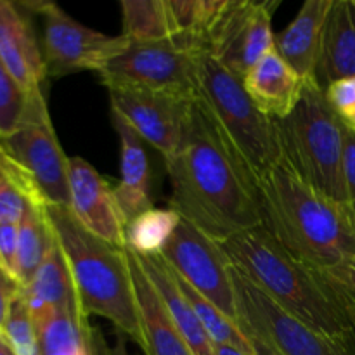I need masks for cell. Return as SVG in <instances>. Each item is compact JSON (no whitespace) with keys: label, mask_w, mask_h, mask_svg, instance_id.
Here are the masks:
<instances>
[{"label":"cell","mask_w":355,"mask_h":355,"mask_svg":"<svg viewBox=\"0 0 355 355\" xmlns=\"http://www.w3.org/2000/svg\"><path fill=\"white\" fill-rule=\"evenodd\" d=\"M168 207L217 241L262 225L257 180L220 134L200 99L193 101L182 142L165 159Z\"/></svg>","instance_id":"obj_1"},{"label":"cell","mask_w":355,"mask_h":355,"mask_svg":"<svg viewBox=\"0 0 355 355\" xmlns=\"http://www.w3.org/2000/svg\"><path fill=\"white\" fill-rule=\"evenodd\" d=\"M232 267L284 312L328 336L355 333V302L326 270L295 259L266 229L220 243Z\"/></svg>","instance_id":"obj_2"},{"label":"cell","mask_w":355,"mask_h":355,"mask_svg":"<svg viewBox=\"0 0 355 355\" xmlns=\"http://www.w3.org/2000/svg\"><path fill=\"white\" fill-rule=\"evenodd\" d=\"M262 227L290 255L331 270L355 257V229L349 214L309 186L284 159L257 184Z\"/></svg>","instance_id":"obj_3"},{"label":"cell","mask_w":355,"mask_h":355,"mask_svg":"<svg viewBox=\"0 0 355 355\" xmlns=\"http://www.w3.org/2000/svg\"><path fill=\"white\" fill-rule=\"evenodd\" d=\"M49 220L68 259L87 318L107 319L118 333L142 350L141 319L127 248L114 246L87 231L66 207H47Z\"/></svg>","instance_id":"obj_4"},{"label":"cell","mask_w":355,"mask_h":355,"mask_svg":"<svg viewBox=\"0 0 355 355\" xmlns=\"http://www.w3.org/2000/svg\"><path fill=\"white\" fill-rule=\"evenodd\" d=\"M283 159L318 193L347 211V128L315 80H305L304 94L290 116L276 120ZM349 214V211H347Z\"/></svg>","instance_id":"obj_5"},{"label":"cell","mask_w":355,"mask_h":355,"mask_svg":"<svg viewBox=\"0 0 355 355\" xmlns=\"http://www.w3.org/2000/svg\"><path fill=\"white\" fill-rule=\"evenodd\" d=\"M198 99L257 184L283 159L276 120L262 113L243 80L208 52L198 58Z\"/></svg>","instance_id":"obj_6"},{"label":"cell","mask_w":355,"mask_h":355,"mask_svg":"<svg viewBox=\"0 0 355 355\" xmlns=\"http://www.w3.org/2000/svg\"><path fill=\"white\" fill-rule=\"evenodd\" d=\"M0 168L33 203L69 208V158L44 107L14 134L0 137Z\"/></svg>","instance_id":"obj_7"},{"label":"cell","mask_w":355,"mask_h":355,"mask_svg":"<svg viewBox=\"0 0 355 355\" xmlns=\"http://www.w3.org/2000/svg\"><path fill=\"white\" fill-rule=\"evenodd\" d=\"M234 269V267H232ZM238 324L279 355H355V333L328 336L295 319L234 269Z\"/></svg>","instance_id":"obj_8"},{"label":"cell","mask_w":355,"mask_h":355,"mask_svg":"<svg viewBox=\"0 0 355 355\" xmlns=\"http://www.w3.org/2000/svg\"><path fill=\"white\" fill-rule=\"evenodd\" d=\"M203 52L191 51L177 42H134L99 69L101 82L110 85H134L182 97H198V58Z\"/></svg>","instance_id":"obj_9"},{"label":"cell","mask_w":355,"mask_h":355,"mask_svg":"<svg viewBox=\"0 0 355 355\" xmlns=\"http://www.w3.org/2000/svg\"><path fill=\"white\" fill-rule=\"evenodd\" d=\"M159 257L191 288L238 322L234 269L220 241L182 218Z\"/></svg>","instance_id":"obj_10"},{"label":"cell","mask_w":355,"mask_h":355,"mask_svg":"<svg viewBox=\"0 0 355 355\" xmlns=\"http://www.w3.org/2000/svg\"><path fill=\"white\" fill-rule=\"evenodd\" d=\"M24 7L42 17V54L47 76L97 71L127 44L123 35L113 37L78 23L58 3L31 2Z\"/></svg>","instance_id":"obj_11"},{"label":"cell","mask_w":355,"mask_h":355,"mask_svg":"<svg viewBox=\"0 0 355 355\" xmlns=\"http://www.w3.org/2000/svg\"><path fill=\"white\" fill-rule=\"evenodd\" d=\"M107 92L111 113L127 121L163 159L179 149L196 97L191 99L134 85H110Z\"/></svg>","instance_id":"obj_12"},{"label":"cell","mask_w":355,"mask_h":355,"mask_svg":"<svg viewBox=\"0 0 355 355\" xmlns=\"http://www.w3.org/2000/svg\"><path fill=\"white\" fill-rule=\"evenodd\" d=\"M277 6L276 0H231L211 33L208 54L232 75L245 78L274 49L272 14Z\"/></svg>","instance_id":"obj_13"},{"label":"cell","mask_w":355,"mask_h":355,"mask_svg":"<svg viewBox=\"0 0 355 355\" xmlns=\"http://www.w3.org/2000/svg\"><path fill=\"white\" fill-rule=\"evenodd\" d=\"M69 211L94 236L125 248L127 218L114 186L80 156L69 158Z\"/></svg>","instance_id":"obj_14"},{"label":"cell","mask_w":355,"mask_h":355,"mask_svg":"<svg viewBox=\"0 0 355 355\" xmlns=\"http://www.w3.org/2000/svg\"><path fill=\"white\" fill-rule=\"evenodd\" d=\"M0 62L28 92H42L47 78L42 47L30 17L9 0H0Z\"/></svg>","instance_id":"obj_15"},{"label":"cell","mask_w":355,"mask_h":355,"mask_svg":"<svg viewBox=\"0 0 355 355\" xmlns=\"http://www.w3.org/2000/svg\"><path fill=\"white\" fill-rule=\"evenodd\" d=\"M243 85L262 113L272 120H283L300 103L305 78L272 49L246 73Z\"/></svg>","instance_id":"obj_16"},{"label":"cell","mask_w":355,"mask_h":355,"mask_svg":"<svg viewBox=\"0 0 355 355\" xmlns=\"http://www.w3.org/2000/svg\"><path fill=\"white\" fill-rule=\"evenodd\" d=\"M127 253L141 319L142 352L144 355H194L170 318L168 309L163 304L155 284L142 270L137 257L128 248Z\"/></svg>","instance_id":"obj_17"},{"label":"cell","mask_w":355,"mask_h":355,"mask_svg":"<svg viewBox=\"0 0 355 355\" xmlns=\"http://www.w3.org/2000/svg\"><path fill=\"white\" fill-rule=\"evenodd\" d=\"M331 6L333 0H307L297 17L274 35L277 54L305 80L315 78L326 17Z\"/></svg>","instance_id":"obj_18"},{"label":"cell","mask_w":355,"mask_h":355,"mask_svg":"<svg viewBox=\"0 0 355 355\" xmlns=\"http://www.w3.org/2000/svg\"><path fill=\"white\" fill-rule=\"evenodd\" d=\"M111 121L120 137V180L114 186V194L128 224L153 208L148 151L146 142L127 121L114 113H111Z\"/></svg>","instance_id":"obj_19"},{"label":"cell","mask_w":355,"mask_h":355,"mask_svg":"<svg viewBox=\"0 0 355 355\" xmlns=\"http://www.w3.org/2000/svg\"><path fill=\"white\" fill-rule=\"evenodd\" d=\"M349 76H355V0H333L314 80L326 89Z\"/></svg>","instance_id":"obj_20"},{"label":"cell","mask_w":355,"mask_h":355,"mask_svg":"<svg viewBox=\"0 0 355 355\" xmlns=\"http://www.w3.org/2000/svg\"><path fill=\"white\" fill-rule=\"evenodd\" d=\"M135 255V253H134ZM137 257L142 270L155 284L156 291L162 297L163 304L168 309L170 318L175 322L177 329L186 340L187 347L194 355H217V349L211 338L208 336L207 329L203 328L201 321L198 319L196 312L191 307L187 298L184 297L182 291L179 290L173 277L172 270L166 266L162 257Z\"/></svg>","instance_id":"obj_21"},{"label":"cell","mask_w":355,"mask_h":355,"mask_svg":"<svg viewBox=\"0 0 355 355\" xmlns=\"http://www.w3.org/2000/svg\"><path fill=\"white\" fill-rule=\"evenodd\" d=\"M23 295L26 298L31 314L54 309V311L85 315L80 307L78 293H76L68 259H66L58 238L40 269L35 274L33 281L26 288H23Z\"/></svg>","instance_id":"obj_22"},{"label":"cell","mask_w":355,"mask_h":355,"mask_svg":"<svg viewBox=\"0 0 355 355\" xmlns=\"http://www.w3.org/2000/svg\"><path fill=\"white\" fill-rule=\"evenodd\" d=\"M40 355H94L89 318L64 311L35 312Z\"/></svg>","instance_id":"obj_23"},{"label":"cell","mask_w":355,"mask_h":355,"mask_svg":"<svg viewBox=\"0 0 355 355\" xmlns=\"http://www.w3.org/2000/svg\"><path fill=\"white\" fill-rule=\"evenodd\" d=\"M55 241L47 215V207L30 205L19 222V243H17V283L26 288L44 263Z\"/></svg>","instance_id":"obj_24"},{"label":"cell","mask_w":355,"mask_h":355,"mask_svg":"<svg viewBox=\"0 0 355 355\" xmlns=\"http://www.w3.org/2000/svg\"><path fill=\"white\" fill-rule=\"evenodd\" d=\"M180 217L172 208H155L132 218L125 229V248L139 257H158L179 227Z\"/></svg>","instance_id":"obj_25"},{"label":"cell","mask_w":355,"mask_h":355,"mask_svg":"<svg viewBox=\"0 0 355 355\" xmlns=\"http://www.w3.org/2000/svg\"><path fill=\"white\" fill-rule=\"evenodd\" d=\"M123 37L134 42H168L175 38L166 0H121Z\"/></svg>","instance_id":"obj_26"},{"label":"cell","mask_w":355,"mask_h":355,"mask_svg":"<svg viewBox=\"0 0 355 355\" xmlns=\"http://www.w3.org/2000/svg\"><path fill=\"white\" fill-rule=\"evenodd\" d=\"M172 274L173 277H175V283L177 286H179V290L182 291L184 297H186L187 302L191 304V307L194 309L198 319L201 321L203 328L207 329L208 336H210L211 342H214L215 345L231 347V349L241 350V352L245 354L257 355L252 340L245 335V331L239 328L238 322H234L232 319H229L224 312L218 311L210 300H207L203 295H200L194 288H191L189 284H187L182 277L177 276L173 270Z\"/></svg>","instance_id":"obj_27"},{"label":"cell","mask_w":355,"mask_h":355,"mask_svg":"<svg viewBox=\"0 0 355 355\" xmlns=\"http://www.w3.org/2000/svg\"><path fill=\"white\" fill-rule=\"evenodd\" d=\"M44 107H47L44 92H28L0 62V137L19 130Z\"/></svg>","instance_id":"obj_28"},{"label":"cell","mask_w":355,"mask_h":355,"mask_svg":"<svg viewBox=\"0 0 355 355\" xmlns=\"http://www.w3.org/2000/svg\"><path fill=\"white\" fill-rule=\"evenodd\" d=\"M2 333L17 355H40L37 324H35L23 291L10 305Z\"/></svg>","instance_id":"obj_29"},{"label":"cell","mask_w":355,"mask_h":355,"mask_svg":"<svg viewBox=\"0 0 355 355\" xmlns=\"http://www.w3.org/2000/svg\"><path fill=\"white\" fill-rule=\"evenodd\" d=\"M30 205H33V201L19 184L0 168V225L19 224Z\"/></svg>","instance_id":"obj_30"},{"label":"cell","mask_w":355,"mask_h":355,"mask_svg":"<svg viewBox=\"0 0 355 355\" xmlns=\"http://www.w3.org/2000/svg\"><path fill=\"white\" fill-rule=\"evenodd\" d=\"M324 96L343 127L355 132V76L333 82L324 89Z\"/></svg>","instance_id":"obj_31"},{"label":"cell","mask_w":355,"mask_h":355,"mask_svg":"<svg viewBox=\"0 0 355 355\" xmlns=\"http://www.w3.org/2000/svg\"><path fill=\"white\" fill-rule=\"evenodd\" d=\"M17 243L19 224L0 225V267L17 281Z\"/></svg>","instance_id":"obj_32"},{"label":"cell","mask_w":355,"mask_h":355,"mask_svg":"<svg viewBox=\"0 0 355 355\" xmlns=\"http://www.w3.org/2000/svg\"><path fill=\"white\" fill-rule=\"evenodd\" d=\"M345 196L347 211L355 229V132L347 130L345 141Z\"/></svg>","instance_id":"obj_33"},{"label":"cell","mask_w":355,"mask_h":355,"mask_svg":"<svg viewBox=\"0 0 355 355\" xmlns=\"http://www.w3.org/2000/svg\"><path fill=\"white\" fill-rule=\"evenodd\" d=\"M21 291H23L21 284L0 267V331H2L3 324L7 321L10 305H12V302L16 300Z\"/></svg>","instance_id":"obj_34"},{"label":"cell","mask_w":355,"mask_h":355,"mask_svg":"<svg viewBox=\"0 0 355 355\" xmlns=\"http://www.w3.org/2000/svg\"><path fill=\"white\" fill-rule=\"evenodd\" d=\"M329 276L349 293V297L355 302V257L343 262L342 266L328 270Z\"/></svg>","instance_id":"obj_35"},{"label":"cell","mask_w":355,"mask_h":355,"mask_svg":"<svg viewBox=\"0 0 355 355\" xmlns=\"http://www.w3.org/2000/svg\"><path fill=\"white\" fill-rule=\"evenodd\" d=\"M92 345H94V355H116L113 347H110L106 336L103 335L101 328L92 326Z\"/></svg>","instance_id":"obj_36"},{"label":"cell","mask_w":355,"mask_h":355,"mask_svg":"<svg viewBox=\"0 0 355 355\" xmlns=\"http://www.w3.org/2000/svg\"><path fill=\"white\" fill-rule=\"evenodd\" d=\"M248 338H250V336H248ZM250 340H252L253 347H255L257 355H279L277 352H274V350L270 349V347H267L266 343L259 342V340H253V338H250Z\"/></svg>","instance_id":"obj_37"},{"label":"cell","mask_w":355,"mask_h":355,"mask_svg":"<svg viewBox=\"0 0 355 355\" xmlns=\"http://www.w3.org/2000/svg\"><path fill=\"white\" fill-rule=\"evenodd\" d=\"M0 355H17L2 331H0Z\"/></svg>","instance_id":"obj_38"},{"label":"cell","mask_w":355,"mask_h":355,"mask_svg":"<svg viewBox=\"0 0 355 355\" xmlns=\"http://www.w3.org/2000/svg\"><path fill=\"white\" fill-rule=\"evenodd\" d=\"M215 349H217V355H250V354L241 352V350H236V349H231V347H224V345H215Z\"/></svg>","instance_id":"obj_39"},{"label":"cell","mask_w":355,"mask_h":355,"mask_svg":"<svg viewBox=\"0 0 355 355\" xmlns=\"http://www.w3.org/2000/svg\"><path fill=\"white\" fill-rule=\"evenodd\" d=\"M113 349H114V352H116V355H130L127 352V349H125L123 343H121V340H118V343L113 347Z\"/></svg>","instance_id":"obj_40"}]
</instances>
